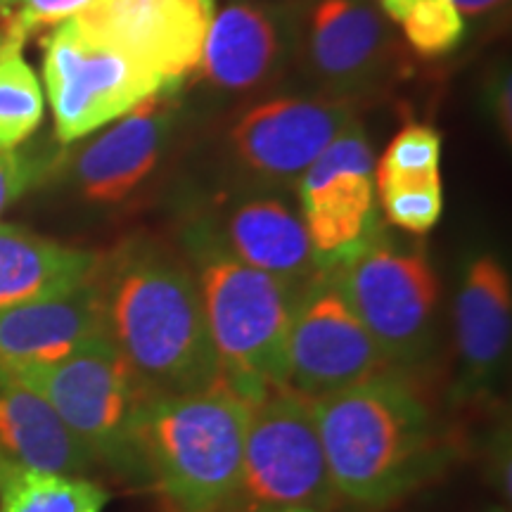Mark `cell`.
I'll list each match as a JSON object with an SVG mask.
<instances>
[{
  "instance_id": "cell-1",
  "label": "cell",
  "mask_w": 512,
  "mask_h": 512,
  "mask_svg": "<svg viewBox=\"0 0 512 512\" xmlns=\"http://www.w3.org/2000/svg\"><path fill=\"white\" fill-rule=\"evenodd\" d=\"M93 280L105 335L145 396L202 392L221 380L200 290L183 254L138 235L102 256Z\"/></svg>"
},
{
  "instance_id": "cell-2",
  "label": "cell",
  "mask_w": 512,
  "mask_h": 512,
  "mask_svg": "<svg viewBox=\"0 0 512 512\" xmlns=\"http://www.w3.org/2000/svg\"><path fill=\"white\" fill-rule=\"evenodd\" d=\"M342 501L380 510L446 475L458 444L408 373L387 370L311 401Z\"/></svg>"
},
{
  "instance_id": "cell-3",
  "label": "cell",
  "mask_w": 512,
  "mask_h": 512,
  "mask_svg": "<svg viewBox=\"0 0 512 512\" xmlns=\"http://www.w3.org/2000/svg\"><path fill=\"white\" fill-rule=\"evenodd\" d=\"M183 256L200 290L221 382L249 406L290 387L287 335L299 292L235 259L207 216L183 228Z\"/></svg>"
},
{
  "instance_id": "cell-4",
  "label": "cell",
  "mask_w": 512,
  "mask_h": 512,
  "mask_svg": "<svg viewBox=\"0 0 512 512\" xmlns=\"http://www.w3.org/2000/svg\"><path fill=\"white\" fill-rule=\"evenodd\" d=\"M249 403L221 380L147 396L138 425L145 489L164 512H226L240 479Z\"/></svg>"
},
{
  "instance_id": "cell-5",
  "label": "cell",
  "mask_w": 512,
  "mask_h": 512,
  "mask_svg": "<svg viewBox=\"0 0 512 512\" xmlns=\"http://www.w3.org/2000/svg\"><path fill=\"white\" fill-rule=\"evenodd\" d=\"M15 373L53 406L95 465L145 489L138 425L147 396L107 335L53 366Z\"/></svg>"
},
{
  "instance_id": "cell-6",
  "label": "cell",
  "mask_w": 512,
  "mask_h": 512,
  "mask_svg": "<svg viewBox=\"0 0 512 512\" xmlns=\"http://www.w3.org/2000/svg\"><path fill=\"white\" fill-rule=\"evenodd\" d=\"M323 268L389 366L408 373L425 363L437 332L439 278L422 249L394 245L377 226Z\"/></svg>"
},
{
  "instance_id": "cell-7",
  "label": "cell",
  "mask_w": 512,
  "mask_h": 512,
  "mask_svg": "<svg viewBox=\"0 0 512 512\" xmlns=\"http://www.w3.org/2000/svg\"><path fill=\"white\" fill-rule=\"evenodd\" d=\"M339 503L311 399L287 387L256 401L249 408L240 479L226 512H332Z\"/></svg>"
},
{
  "instance_id": "cell-8",
  "label": "cell",
  "mask_w": 512,
  "mask_h": 512,
  "mask_svg": "<svg viewBox=\"0 0 512 512\" xmlns=\"http://www.w3.org/2000/svg\"><path fill=\"white\" fill-rule=\"evenodd\" d=\"M43 81L60 143L91 136L147 95L169 88L124 50L91 34L76 17L43 41Z\"/></svg>"
},
{
  "instance_id": "cell-9",
  "label": "cell",
  "mask_w": 512,
  "mask_h": 512,
  "mask_svg": "<svg viewBox=\"0 0 512 512\" xmlns=\"http://www.w3.org/2000/svg\"><path fill=\"white\" fill-rule=\"evenodd\" d=\"M394 370L328 271L297 294L287 335V384L320 399Z\"/></svg>"
},
{
  "instance_id": "cell-10",
  "label": "cell",
  "mask_w": 512,
  "mask_h": 512,
  "mask_svg": "<svg viewBox=\"0 0 512 512\" xmlns=\"http://www.w3.org/2000/svg\"><path fill=\"white\" fill-rule=\"evenodd\" d=\"M292 36L306 76L328 98L370 91L396 60L387 17L370 0H304Z\"/></svg>"
},
{
  "instance_id": "cell-11",
  "label": "cell",
  "mask_w": 512,
  "mask_h": 512,
  "mask_svg": "<svg viewBox=\"0 0 512 512\" xmlns=\"http://www.w3.org/2000/svg\"><path fill=\"white\" fill-rule=\"evenodd\" d=\"M351 100L280 95L249 105L228 128L242 174L261 185H297L304 171L354 121Z\"/></svg>"
},
{
  "instance_id": "cell-12",
  "label": "cell",
  "mask_w": 512,
  "mask_h": 512,
  "mask_svg": "<svg viewBox=\"0 0 512 512\" xmlns=\"http://www.w3.org/2000/svg\"><path fill=\"white\" fill-rule=\"evenodd\" d=\"M299 214L320 266L366 240L377 223L375 157L354 119L297 183Z\"/></svg>"
},
{
  "instance_id": "cell-13",
  "label": "cell",
  "mask_w": 512,
  "mask_h": 512,
  "mask_svg": "<svg viewBox=\"0 0 512 512\" xmlns=\"http://www.w3.org/2000/svg\"><path fill=\"white\" fill-rule=\"evenodd\" d=\"M211 17L192 0H93L76 15L91 34L124 50L169 88L200 64Z\"/></svg>"
},
{
  "instance_id": "cell-14",
  "label": "cell",
  "mask_w": 512,
  "mask_h": 512,
  "mask_svg": "<svg viewBox=\"0 0 512 512\" xmlns=\"http://www.w3.org/2000/svg\"><path fill=\"white\" fill-rule=\"evenodd\" d=\"M174 91L162 88L147 95L76 152L69 176L83 200L102 207L121 204L155 174L174 133L178 112Z\"/></svg>"
},
{
  "instance_id": "cell-15",
  "label": "cell",
  "mask_w": 512,
  "mask_h": 512,
  "mask_svg": "<svg viewBox=\"0 0 512 512\" xmlns=\"http://www.w3.org/2000/svg\"><path fill=\"white\" fill-rule=\"evenodd\" d=\"M292 15L264 0H230L211 17L197 69L214 91L271 86L294 55Z\"/></svg>"
},
{
  "instance_id": "cell-16",
  "label": "cell",
  "mask_w": 512,
  "mask_h": 512,
  "mask_svg": "<svg viewBox=\"0 0 512 512\" xmlns=\"http://www.w3.org/2000/svg\"><path fill=\"white\" fill-rule=\"evenodd\" d=\"M453 332L458 401L482 399L508 366L512 339L510 273L494 254H477L465 266L453 304Z\"/></svg>"
},
{
  "instance_id": "cell-17",
  "label": "cell",
  "mask_w": 512,
  "mask_h": 512,
  "mask_svg": "<svg viewBox=\"0 0 512 512\" xmlns=\"http://www.w3.org/2000/svg\"><path fill=\"white\" fill-rule=\"evenodd\" d=\"M216 238L242 264L273 275L302 292L323 271L302 214L273 192H249L226 204L219 219L207 216Z\"/></svg>"
},
{
  "instance_id": "cell-18",
  "label": "cell",
  "mask_w": 512,
  "mask_h": 512,
  "mask_svg": "<svg viewBox=\"0 0 512 512\" xmlns=\"http://www.w3.org/2000/svg\"><path fill=\"white\" fill-rule=\"evenodd\" d=\"M98 337H105V320L93 278L69 292L0 309V363L8 368L53 366Z\"/></svg>"
},
{
  "instance_id": "cell-19",
  "label": "cell",
  "mask_w": 512,
  "mask_h": 512,
  "mask_svg": "<svg viewBox=\"0 0 512 512\" xmlns=\"http://www.w3.org/2000/svg\"><path fill=\"white\" fill-rule=\"evenodd\" d=\"M0 456L34 470L88 477L100 470L53 406L0 363Z\"/></svg>"
},
{
  "instance_id": "cell-20",
  "label": "cell",
  "mask_w": 512,
  "mask_h": 512,
  "mask_svg": "<svg viewBox=\"0 0 512 512\" xmlns=\"http://www.w3.org/2000/svg\"><path fill=\"white\" fill-rule=\"evenodd\" d=\"M102 254L0 223V309L74 290L93 278Z\"/></svg>"
},
{
  "instance_id": "cell-21",
  "label": "cell",
  "mask_w": 512,
  "mask_h": 512,
  "mask_svg": "<svg viewBox=\"0 0 512 512\" xmlns=\"http://www.w3.org/2000/svg\"><path fill=\"white\" fill-rule=\"evenodd\" d=\"M110 498L91 477L34 470L0 456V512H105Z\"/></svg>"
},
{
  "instance_id": "cell-22",
  "label": "cell",
  "mask_w": 512,
  "mask_h": 512,
  "mask_svg": "<svg viewBox=\"0 0 512 512\" xmlns=\"http://www.w3.org/2000/svg\"><path fill=\"white\" fill-rule=\"evenodd\" d=\"M22 48L15 41L0 55V152L17 150L43 121V88Z\"/></svg>"
},
{
  "instance_id": "cell-23",
  "label": "cell",
  "mask_w": 512,
  "mask_h": 512,
  "mask_svg": "<svg viewBox=\"0 0 512 512\" xmlns=\"http://www.w3.org/2000/svg\"><path fill=\"white\" fill-rule=\"evenodd\" d=\"M441 133L425 124L403 126L375 162V192L441 178Z\"/></svg>"
},
{
  "instance_id": "cell-24",
  "label": "cell",
  "mask_w": 512,
  "mask_h": 512,
  "mask_svg": "<svg viewBox=\"0 0 512 512\" xmlns=\"http://www.w3.org/2000/svg\"><path fill=\"white\" fill-rule=\"evenodd\" d=\"M399 27L408 46L422 57L453 53L465 38V17L451 0H418Z\"/></svg>"
},
{
  "instance_id": "cell-25",
  "label": "cell",
  "mask_w": 512,
  "mask_h": 512,
  "mask_svg": "<svg viewBox=\"0 0 512 512\" xmlns=\"http://www.w3.org/2000/svg\"><path fill=\"white\" fill-rule=\"evenodd\" d=\"M389 226L411 235H427L444 214V183L427 181L396 185L375 192Z\"/></svg>"
},
{
  "instance_id": "cell-26",
  "label": "cell",
  "mask_w": 512,
  "mask_h": 512,
  "mask_svg": "<svg viewBox=\"0 0 512 512\" xmlns=\"http://www.w3.org/2000/svg\"><path fill=\"white\" fill-rule=\"evenodd\" d=\"M93 0H10L0 12V29L12 41L24 43L36 31L60 27L62 22L81 15Z\"/></svg>"
},
{
  "instance_id": "cell-27",
  "label": "cell",
  "mask_w": 512,
  "mask_h": 512,
  "mask_svg": "<svg viewBox=\"0 0 512 512\" xmlns=\"http://www.w3.org/2000/svg\"><path fill=\"white\" fill-rule=\"evenodd\" d=\"M50 169L46 159L27 155V152H0V216L15 204L24 192H29Z\"/></svg>"
},
{
  "instance_id": "cell-28",
  "label": "cell",
  "mask_w": 512,
  "mask_h": 512,
  "mask_svg": "<svg viewBox=\"0 0 512 512\" xmlns=\"http://www.w3.org/2000/svg\"><path fill=\"white\" fill-rule=\"evenodd\" d=\"M453 5L460 10V15L463 17H486V15H494L503 8V5H508L510 0H451Z\"/></svg>"
},
{
  "instance_id": "cell-29",
  "label": "cell",
  "mask_w": 512,
  "mask_h": 512,
  "mask_svg": "<svg viewBox=\"0 0 512 512\" xmlns=\"http://www.w3.org/2000/svg\"><path fill=\"white\" fill-rule=\"evenodd\" d=\"M415 3H418V0H377V8H380V12L389 19V22L401 24V19L406 17V12L411 10Z\"/></svg>"
},
{
  "instance_id": "cell-30",
  "label": "cell",
  "mask_w": 512,
  "mask_h": 512,
  "mask_svg": "<svg viewBox=\"0 0 512 512\" xmlns=\"http://www.w3.org/2000/svg\"><path fill=\"white\" fill-rule=\"evenodd\" d=\"M192 3H197V5H200V8L211 12V15H214V12H216V0H192Z\"/></svg>"
},
{
  "instance_id": "cell-31",
  "label": "cell",
  "mask_w": 512,
  "mask_h": 512,
  "mask_svg": "<svg viewBox=\"0 0 512 512\" xmlns=\"http://www.w3.org/2000/svg\"><path fill=\"white\" fill-rule=\"evenodd\" d=\"M10 43H15V41H12V38L8 36V34H5V31L3 29H0V55H3V50L5 48H8L10 46ZM19 43V41H17Z\"/></svg>"
},
{
  "instance_id": "cell-32",
  "label": "cell",
  "mask_w": 512,
  "mask_h": 512,
  "mask_svg": "<svg viewBox=\"0 0 512 512\" xmlns=\"http://www.w3.org/2000/svg\"><path fill=\"white\" fill-rule=\"evenodd\" d=\"M280 512H323V510H313V508H290V510H280Z\"/></svg>"
},
{
  "instance_id": "cell-33",
  "label": "cell",
  "mask_w": 512,
  "mask_h": 512,
  "mask_svg": "<svg viewBox=\"0 0 512 512\" xmlns=\"http://www.w3.org/2000/svg\"><path fill=\"white\" fill-rule=\"evenodd\" d=\"M8 3H10V0H0V12L5 10V5H8Z\"/></svg>"
}]
</instances>
